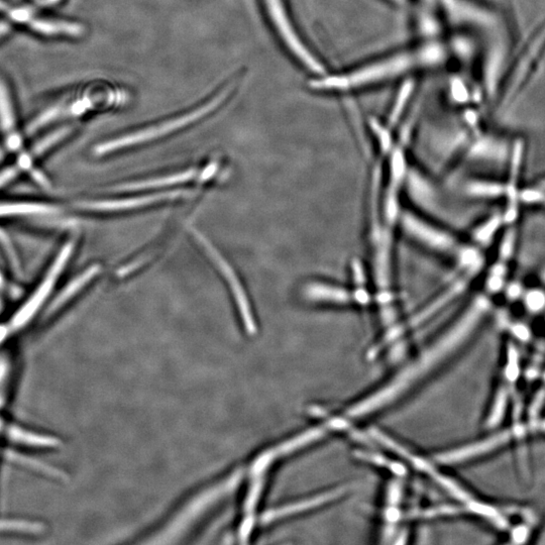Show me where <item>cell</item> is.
Listing matches in <instances>:
<instances>
[{"instance_id": "484cf974", "label": "cell", "mask_w": 545, "mask_h": 545, "mask_svg": "<svg viewBox=\"0 0 545 545\" xmlns=\"http://www.w3.org/2000/svg\"><path fill=\"white\" fill-rule=\"evenodd\" d=\"M509 364L506 369V374L509 380H515L518 375V358L516 351L511 348L509 351Z\"/></svg>"}, {"instance_id": "836d02e7", "label": "cell", "mask_w": 545, "mask_h": 545, "mask_svg": "<svg viewBox=\"0 0 545 545\" xmlns=\"http://www.w3.org/2000/svg\"><path fill=\"white\" fill-rule=\"evenodd\" d=\"M4 451L5 447L2 445V443H0V461L4 459Z\"/></svg>"}, {"instance_id": "f1b7e54d", "label": "cell", "mask_w": 545, "mask_h": 545, "mask_svg": "<svg viewBox=\"0 0 545 545\" xmlns=\"http://www.w3.org/2000/svg\"><path fill=\"white\" fill-rule=\"evenodd\" d=\"M17 169L15 168H9L2 173H0V187H3L7 183H9L12 179H14L17 175Z\"/></svg>"}, {"instance_id": "d6a6232c", "label": "cell", "mask_w": 545, "mask_h": 545, "mask_svg": "<svg viewBox=\"0 0 545 545\" xmlns=\"http://www.w3.org/2000/svg\"><path fill=\"white\" fill-rule=\"evenodd\" d=\"M525 537V529H518V533L515 535V538H524Z\"/></svg>"}, {"instance_id": "1f68e13d", "label": "cell", "mask_w": 545, "mask_h": 545, "mask_svg": "<svg viewBox=\"0 0 545 545\" xmlns=\"http://www.w3.org/2000/svg\"><path fill=\"white\" fill-rule=\"evenodd\" d=\"M62 2L63 0H37V5L41 8H53Z\"/></svg>"}, {"instance_id": "52a82bcc", "label": "cell", "mask_w": 545, "mask_h": 545, "mask_svg": "<svg viewBox=\"0 0 545 545\" xmlns=\"http://www.w3.org/2000/svg\"><path fill=\"white\" fill-rule=\"evenodd\" d=\"M0 443L10 449L21 451L50 452L63 447V441L56 434L5 419L0 429Z\"/></svg>"}, {"instance_id": "74e56055", "label": "cell", "mask_w": 545, "mask_h": 545, "mask_svg": "<svg viewBox=\"0 0 545 545\" xmlns=\"http://www.w3.org/2000/svg\"><path fill=\"white\" fill-rule=\"evenodd\" d=\"M426 3H434L436 0H425Z\"/></svg>"}, {"instance_id": "f546056e", "label": "cell", "mask_w": 545, "mask_h": 545, "mask_svg": "<svg viewBox=\"0 0 545 545\" xmlns=\"http://www.w3.org/2000/svg\"><path fill=\"white\" fill-rule=\"evenodd\" d=\"M12 32L11 23L7 20L0 21V41L6 39Z\"/></svg>"}, {"instance_id": "2e32d148", "label": "cell", "mask_w": 545, "mask_h": 545, "mask_svg": "<svg viewBox=\"0 0 545 545\" xmlns=\"http://www.w3.org/2000/svg\"><path fill=\"white\" fill-rule=\"evenodd\" d=\"M47 528V524L41 520L20 516H0V535L39 537L47 532Z\"/></svg>"}, {"instance_id": "f35d334b", "label": "cell", "mask_w": 545, "mask_h": 545, "mask_svg": "<svg viewBox=\"0 0 545 545\" xmlns=\"http://www.w3.org/2000/svg\"><path fill=\"white\" fill-rule=\"evenodd\" d=\"M543 202L545 203V198H544Z\"/></svg>"}, {"instance_id": "7402d4cb", "label": "cell", "mask_w": 545, "mask_h": 545, "mask_svg": "<svg viewBox=\"0 0 545 545\" xmlns=\"http://www.w3.org/2000/svg\"><path fill=\"white\" fill-rule=\"evenodd\" d=\"M468 191L475 196L495 197L501 195L505 189L499 184L477 182L468 186Z\"/></svg>"}, {"instance_id": "277c9868", "label": "cell", "mask_w": 545, "mask_h": 545, "mask_svg": "<svg viewBox=\"0 0 545 545\" xmlns=\"http://www.w3.org/2000/svg\"><path fill=\"white\" fill-rule=\"evenodd\" d=\"M0 14L9 23L25 27L36 35L53 39H78L85 34L82 24L42 16L34 9L16 7L0 0Z\"/></svg>"}, {"instance_id": "3957f363", "label": "cell", "mask_w": 545, "mask_h": 545, "mask_svg": "<svg viewBox=\"0 0 545 545\" xmlns=\"http://www.w3.org/2000/svg\"><path fill=\"white\" fill-rule=\"evenodd\" d=\"M230 92V88H225L222 92H220V94L215 95L207 103L196 108L195 111L152 128L103 143L95 148L94 153L98 156L106 155L124 148L140 145L164 137L172 132L181 130L192 123L198 122L205 116L215 111V109L218 106H221L229 97Z\"/></svg>"}, {"instance_id": "d6986e66", "label": "cell", "mask_w": 545, "mask_h": 545, "mask_svg": "<svg viewBox=\"0 0 545 545\" xmlns=\"http://www.w3.org/2000/svg\"><path fill=\"white\" fill-rule=\"evenodd\" d=\"M57 209L40 203H5L0 204V216L51 214Z\"/></svg>"}, {"instance_id": "8992f818", "label": "cell", "mask_w": 545, "mask_h": 545, "mask_svg": "<svg viewBox=\"0 0 545 545\" xmlns=\"http://www.w3.org/2000/svg\"><path fill=\"white\" fill-rule=\"evenodd\" d=\"M269 16L287 49L309 71L324 74V67L306 47L293 27L282 0H265Z\"/></svg>"}, {"instance_id": "603a6c76", "label": "cell", "mask_w": 545, "mask_h": 545, "mask_svg": "<svg viewBox=\"0 0 545 545\" xmlns=\"http://www.w3.org/2000/svg\"><path fill=\"white\" fill-rule=\"evenodd\" d=\"M506 401L507 393L504 389H502L496 396L494 405L488 418V426H495L502 419L506 407Z\"/></svg>"}, {"instance_id": "7a4b0ae2", "label": "cell", "mask_w": 545, "mask_h": 545, "mask_svg": "<svg viewBox=\"0 0 545 545\" xmlns=\"http://www.w3.org/2000/svg\"><path fill=\"white\" fill-rule=\"evenodd\" d=\"M445 59L438 44L394 54L338 75H320L310 82L313 90L345 92L396 79L415 70L440 64Z\"/></svg>"}, {"instance_id": "d4e9b609", "label": "cell", "mask_w": 545, "mask_h": 545, "mask_svg": "<svg viewBox=\"0 0 545 545\" xmlns=\"http://www.w3.org/2000/svg\"><path fill=\"white\" fill-rule=\"evenodd\" d=\"M526 305L532 311H538L545 306V295L540 291H531L526 296Z\"/></svg>"}, {"instance_id": "5bb4252c", "label": "cell", "mask_w": 545, "mask_h": 545, "mask_svg": "<svg viewBox=\"0 0 545 545\" xmlns=\"http://www.w3.org/2000/svg\"><path fill=\"white\" fill-rule=\"evenodd\" d=\"M0 130L4 133L7 145L12 150H18L22 138L17 131V114L14 98L7 81L0 77Z\"/></svg>"}, {"instance_id": "7c38bea8", "label": "cell", "mask_w": 545, "mask_h": 545, "mask_svg": "<svg viewBox=\"0 0 545 545\" xmlns=\"http://www.w3.org/2000/svg\"><path fill=\"white\" fill-rule=\"evenodd\" d=\"M512 436V431H503L491 438L469 445L467 447L449 451L438 456V461L443 464H459L475 458H478L484 454H488L509 442Z\"/></svg>"}, {"instance_id": "30bf717a", "label": "cell", "mask_w": 545, "mask_h": 545, "mask_svg": "<svg viewBox=\"0 0 545 545\" xmlns=\"http://www.w3.org/2000/svg\"><path fill=\"white\" fill-rule=\"evenodd\" d=\"M303 293L306 299L330 305H367L370 296L365 290L351 292L343 286L327 282L314 281L305 285Z\"/></svg>"}, {"instance_id": "4fadbf2b", "label": "cell", "mask_w": 545, "mask_h": 545, "mask_svg": "<svg viewBox=\"0 0 545 545\" xmlns=\"http://www.w3.org/2000/svg\"><path fill=\"white\" fill-rule=\"evenodd\" d=\"M185 195L184 192L173 191V192H162L155 193L145 196H140L131 199H122V200H105V201H84L78 203V206L94 211H120V210H129L146 205L158 203L161 201L174 200Z\"/></svg>"}, {"instance_id": "ffe728a7", "label": "cell", "mask_w": 545, "mask_h": 545, "mask_svg": "<svg viewBox=\"0 0 545 545\" xmlns=\"http://www.w3.org/2000/svg\"><path fill=\"white\" fill-rule=\"evenodd\" d=\"M70 133H71V128L69 127L60 128L52 132L51 134L44 137L41 141H39V143L35 145L33 153L35 155H41L45 153L47 150H49L53 146L57 145L60 141L65 139Z\"/></svg>"}, {"instance_id": "e0dca14e", "label": "cell", "mask_w": 545, "mask_h": 545, "mask_svg": "<svg viewBox=\"0 0 545 545\" xmlns=\"http://www.w3.org/2000/svg\"><path fill=\"white\" fill-rule=\"evenodd\" d=\"M101 271L99 265H93L85 270L81 275L70 282L53 300L48 308L47 315H51L60 309L67 301L74 297L81 289L84 288L96 275Z\"/></svg>"}, {"instance_id": "8fae6325", "label": "cell", "mask_w": 545, "mask_h": 545, "mask_svg": "<svg viewBox=\"0 0 545 545\" xmlns=\"http://www.w3.org/2000/svg\"><path fill=\"white\" fill-rule=\"evenodd\" d=\"M349 490H350L349 486H341L339 488L325 491L315 496L308 497L306 499H301L292 504L276 508L272 512H270L268 515H266L264 521L271 522V521L279 520L289 516L304 513L307 511H311L313 509H317L321 506H324L325 504H330L339 500L340 498L345 496L349 492Z\"/></svg>"}, {"instance_id": "ac0fdd59", "label": "cell", "mask_w": 545, "mask_h": 545, "mask_svg": "<svg viewBox=\"0 0 545 545\" xmlns=\"http://www.w3.org/2000/svg\"><path fill=\"white\" fill-rule=\"evenodd\" d=\"M195 176H196V171L191 169V170L183 171L181 173H177L170 176L159 177V178L134 182L130 184H125V185L119 186L118 188L123 190H142V189L160 188V187L171 186V185L190 181Z\"/></svg>"}, {"instance_id": "4dcf8cb0", "label": "cell", "mask_w": 545, "mask_h": 545, "mask_svg": "<svg viewBox=\"0 0 545 545\" xmlns=\"http://www.w3.org/2000/svg\"><path fill=\"white\" fill-rule=\"evenodd\" d=\"M514 236L512 234H509L506 238H505V241L503 243V248H502V254L506 257L510 256L511 254V251L513 249V242H514Z\"/></svg>"}, {"instance_id": "83f0119b", "label": "cell", "mask_w": 545, "mask_h": 545, "mask_svg": "<svg viewBox=\"0 0 545 545\" xmlns=\"http://www.w3.org/2000/svg\"><path fill=\"white\" fill-rule=\"evenodd\" d=\"M497 226H498V221L497 220H493V221L489 222L478 233L479 240H481V241L488 240V237L491 236L495 232V230L497 229Z\"/></svg>"}, {"instance_id": "d590c367", "label": "cell", "mask_w": 545, "mask_h": 545, "mask_svg": "<svg viewBox=\"0 0 545 545\" xmlns=\"http://www.w3.org/2000/svg\"><path fill=\"white\" fill-rule=\"evenodd\" d=\"M538 189L541 190L543 193L545 192V181L542 182Z\"/></svg>"}, {"instance_id": "cb8c5ba5", "label": "cell", "mask_w": 545, "mask_h": 545, "mask_svg": "<svg viewBox=\"0 0 545 545\" xmlns=\"http://www.w3.org/2000/svg\"><path fill=\"white\" fill-rule=\"evenodd\" d=\"M0 244H2V246L4 247V250L8 254L15 269L19 270L20 263L18 256L11 240L8 238L7 234L3 230H0Z\"/></svg>"}, {"instance_id": "44dd1931", "label": "cell", "mask_w": 545, "mask_h": 545, "mask_svg": "<svg viewBox=\"0 0 545 545\" xmlns=\"http://www.w3.org/2000/svg\"><path fill=\"white\" fill-rule=\"evenodd\" d=\"M412 89H413V83L411 82H406L404 86L401 88L392 109V113L390 117L391 124H396L399 121L403 113V109L405 108L410 98Z\"/></svg>"}, {"instance_id": "5b68a950", "label": "cell", "mask_w": 545, "mask_h": 545, "mask_svg": "<svg viewBox=\"0 0 545 545\" xmlns=\"http://www.w3.org/2000/svg\"><path fill=\"white\" fill-rule=\"evenodd\" d=\"M398 220L402 232L424 249L450 257L460 250L453 234L426 222L413 212L403 211Z\"/></svg>"}, {"instance_id": "4316f807", "label": "cell", "mask_w": 545, "mask_h": 545, "mask_svg": "<svg viewBox=\"0 0 545 545\" xmlns=\"http://www.w3.org/2000/svg\"><path fill=\"white\" fill-rule=\"evenodd\" d=\"M521 197L526 202L536 203L539 201H543L545 198V194L539 189H534L524 191Z\"/></svg>"}, {"instance_id": "8d00e7d4", "label": "cell", "mask_w": 545, "mask_h": 545, "mask_svg": "<svg viewBox=\"0 0 545 545\" xmlns=\"http://www.w3.org/2000/svg\"><path fill=\"white\" fill-rule=\"evenodd\" d=\"M4 285V277L0 274V286Z\"/></svg>"}, {"instance_id": "ba28073f", "label": "cell", "mask_w": 545, "mask_h": 545, "mask_svg": "<svg viewBox=\"0 0 545 545\" xmlns=\"http://www.w3.org/2000/svg\"><path fill=\"white\" fill-rule=\"evenodd\" d=\"M72 250V243H68L63 247L40 287L35 291L26 304H24L13 316L10 324L8 325L10 334L24 329V327L37 314L38 310L51 293L61 271L67 264Z\"/></svg>"}, {"instance_id": "e575fe53", "label": "cell", "mask_w": 545, "mask_h": 545, "mask_svg": "<svg viewBox=\"0 0 545 545\" xmlns=\"http://www.w3.org/2000/svg\"><path fill=\"white\" fill-rule=\"evenodd\" d=\"M391 2L402 5L406 3V0H391Z\"/></svg>"}, {"instance_id": "9c48e42d", "label": "cell", "mask_w": 545, "mask_h": 545, "mask_svg": "<svg viewBox=\"0 0 545 545\" xmlns=\"http://www.w3.org/2000/svg\"><path fill=\"white\" fill-rule=\"evenodd\" d=\"M192 233L195 235L197 241L204 247L205 251L212 259L216 267L221 270L222 274L228 281L230 288L236 298L238 308L246 326V330L249 334H254L256 332V323L252 313V309L250 307L247 294L233 268L225 260L222 254L218 252L201 233H199L197 230H192Z\"/></svg>"}, {"instance_id": "9a60e30c", "label": "cell", "mask_w": 545, "mask_h": 545, "mask_svg": "<svg viewBox=\"0 0 545 545\" xmlns=\"http://www.w3.org/2000/svg\"><path fill=\"white\" fill-rule=\"evenodd\" d=\"M20 361L11 351L0 349V412H5L15 395Z\"/></svg>"}, {"instance_id": "6da1fadb", "label": "cell", "mask_w": 545, "mask_h": 545, "mask_svg": "<svg viewBox=\"0 0 545 545\" xmlns=\"http://www.w3.org/2000/svg\"><path fill=\"white\" fill-rule=\"evenodd\" d=\"M485 312L484 306L475 302L444 337L429 347L387 385L352 405L345 416L352 419L363 418L398 401L463 345Z\"/></svg>"}]
</instances>
